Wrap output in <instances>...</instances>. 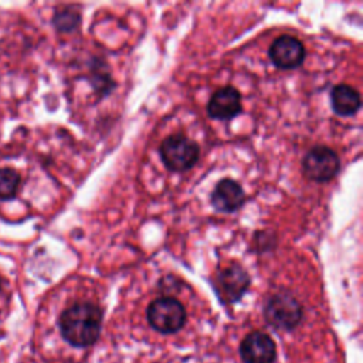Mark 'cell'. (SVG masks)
<instances>
[{
	"label": "cell",
	"mask_w": 363,
	"mask_h": 363,
	"mask_svg": "<svg viewBox=\"0 0 363 363\" xmlns=\"http://www.w3.org/2000/svg\"><path fill=\"white\" fill-rule=\"evenodd\" d=\"M62 337L72 346L86 347L94 345L102 328V311L91 302L68 306L58 320Z\"/></svg>",
	"instance_id": "obj_1"
},
{
	"label": "cell",
	"mask_w": 363,
	"mask_h": 363,
	"mask_svg": "<svg viewBox=\"0 0 363 363\" xmlns=\"http://www.w3.org/2000/svg\"><path fill=\"white\" fill-rule=\"evenodd\" d=\"M159 153L169 170L186 172L199 160L200 147L194 140L184 135H172L162 142Z\"/></svg>",
	"instance_id": "obj_2"
},
{
	"label": "cell",
	"mask_w": 363,
	"mask_h": 363,
	"mask_svg": "<svg viewBox=\"0 0 363 363\" xmlns=\"http://www.w3.org/2000/svg\"><path fill=\"white\" fill-rule=\"evenodd\" d=\"M146 318L149 325L164 335L180 330L186 323V309L176 298H157L147 306Z\"/></svg>",
	"instance_id": "obj_3"
},
{
	"label": "cell",
	"mask_w": 363,
	"mask_h": 363,
	"mask_svg": "<svg viewBox=\"0 0 363 363\" xmlns=\"http://www.w3.org/2000/svg\"><path fill=\"white\" fill-rule=\"evenodd\" d=\"M268 325L281 330L294 329L302 319L301 303L289 294H277L269 298L264 308Z\"/></svg>",
	"instance_id": "obj_4"
},
{
	"label": "cell",
	"mask_w": 363,
	"mask_h": 363,
	"mask_svg": "<svg viewBox=\"0 0 363 363\" xmlns=\"http://www.w3.org/2000/svg\"><path fill=\"white\" fill-rule=\"evenodd\" d=\"M302 169L309 180L325 183L332 180L339 169L340 160L335 150L328 146L312 147L302 160Z\"/></svg>",
	"instance_id": "obj_5"
},
{
	"label": "cell",
	"mask_w": 363,
	"mask_h": 363,
	"mask_svg": "<svg viewBox=\"0 0 363 363\" xmlns=\"http://www.w3.org/2000/svg\"><path fill=\"white\" fill-rule=\"evenodd\" d=\"M250 288V275L240 264H230L216 278V291L225 303H234L242 298Z\"/></svg>",
	"instance_id": "obj_6"
},
{
	"label": "cell",
	"mask_w": 363,
	"mask_h": 363,
	"mask_svg": "<svg viewBox=\"0 0 363 363\" xmlns=\"http://www.w3.org/2000/svg\"><path fill=\"white\" fill-rule=\"evenodd\" d=\"M268 55L278 68L294 69L303 62L305 47L296 37L284 34L274 40L268 50Z\"/></svg>",
	"instance_id": "obj_7"
},
{
	"label": "cell",
	"mask_w": 363,
	"mask_h": 363,
	"mask_svg": "<svg viewBox=\"0 0 363 363\" xmlns=\"http://www.w3.org/2000/svg\"><path fill=\"white\" fill-rule=\"evenodd\" d=\"M275 354V343L264 332H251L240 345V356L244 363H272Z\"/></svg>",
	"instance_id": "obj_8"
},
{
	"label": "cell",
	"mask_w": 363,
	"mask_h": 363,
	"mask_svg": "<svg viewBox=\"0 0 363 363\" xmlns=\"http://www.w3.org/2000/svg\"><path fill=\"white\" fill-rule=\"evenodd\" d=\"M242 111L241 95L234 86H223L217 89L208 104L207 112L211 118L220 121H228L235 118Z\"/></svg>",
	"instance_id": "obj_9"
},
{
	"label": "cell",
	"mask_w": 363,
	"mask_h": 363,
	"mask_svg": "<svg viewBox=\"0 0 363 363\" xmlns=\"http://www.w3.org/2000/svg\"><path fill=\"white\" fill-rule=\"evenodd\" d=\"M244 201L245 193L241 184L233 179H221L211 193V204L221 213H233L238 210Z\"/></svg>",
	"instance_id": "obj_10"
},
{
	"label": "cell",
	"mask_w": 363,
	"mask_h": 363,
	"mask_svg": "<svg viewBox=\"0 0 363 363\" xmlns=\"http://www.w3.org/2000/svg\"><path fill=\"white\" fill-rule=\"evenodd\" d=\"M330 102L333 111L340 116L354 115L360 108V94L346 84H339L332 88Z\"/></svg>",
	"instance_id": "obj_11"
},
{
	"label": "cell",
	"mask_w": 363,
	"mask_h": 363,
	"mask_svg": "<svg viewBox=\"0 0 363 363\" xmlns=\"http://www.w3.org/2000/svg\"><path fill=\"white\" fill-rule=\"evenodd\" d=\"M20 184V176L16 170L6 167L0 169V199L9 200L16 196Z\"/></svg>",
	"instance_id": "obj_12"
},
{
	"label": "cell",
	"mask_w": 363,
	"mask_h": 363,
	"mask_svg": "<svg viewBox=\"0 0 363 363\" xmlns=\"http://www.w3.org/2000/svg\"><path fill=\"white\" fill-rule=\"evenodd\" d=\"M55 26L62 30V31H69L72 28H75L79 23V16L75 11L71 10H65V11H60L55 14L54 18Z\"/></svg>",
	"instance_id": "obj_13"
},
{
	"label": "cell",
	"mask_w": 363,
	"mask_h": 363,
	"mask_svg": "<svg viewBox=\"0 0 363 363\" xmlns=\"http://www.w3.org/2000/svg\"><path fill=\"white\" fill-rule=\"evenodd\" d=\"M0 285H1V279H0Z\"/></svg>",
	"instance_id": "obj_14"
}]
</instances>
